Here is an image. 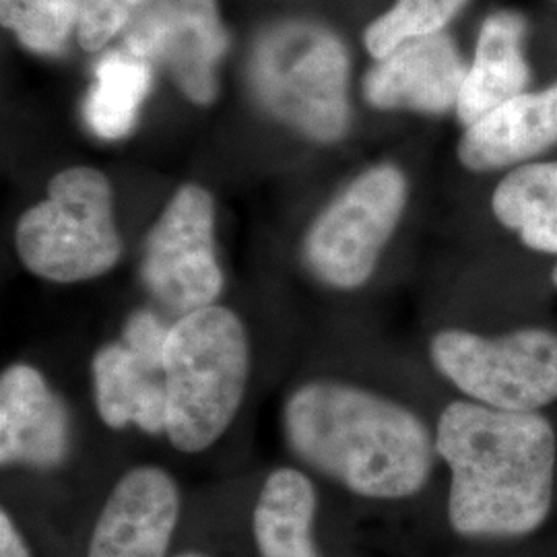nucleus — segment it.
I'll return each instance as SVG.
<instances>
[{
	"mask_svg": "<svg viewBox=\"0 0 557 557\" xmlns=\"http://www.w3.org/2000/svg\"><path fill=\"white\" fill-rule=\"evenodd\" d=\"M436 450L450 469L448 520L458 535L522 537L549 515L557 448L543 416L455 400L440 416Z\"/></svg>",
	"mask_w": 557,
	"mask_h": 557,
	"instance_id": "nucleus-1",
	"label": "nucleus"
},
{
	"mask_svg": "<svg viewBox=\"0 0 557 557\" xmlns=\"http://www.w3.org/2000/svg\"><path fill=\"white\" fill-rule=\"evenodd\" d=\"M283 434L301 462L361 498L416 496L438 453L411 409L338 380H310L285 398Z\"/></svg>",
	"mask_w": 557,
	"mask_h": 557,
	"instance_id": "nucleus-2",
	"label": "nucleus"
},
{
	"mask_svg": "<svg viewBox=\"0 0 557 557\" xmlns=\"http://www.w3.org/2000/svg\"><path fill=\"white\" fill-rule=\"evenodd\" d=\"M250 338L227 306L174 320L161 376L168 393L165 438L184 455L211 448L230 430L250 379Z\"/></svg>",
	"mask_w": 557,
	"mask_h": 557,
	"instance_id": "nucleus-3",
	"label": "nucleus"
},
{
	"mask_svg": "<svg viewBox=\"0 0 557 557\" xmlns=\"http://www.w3.org/2000/svg\"><path fill=\"white\" fill-rule=\"evenodd\" d=\"M250 83L260 103L317 143L343 139L351 124L349 54L326 27L283 21L260 34Z\"/></svg>",
	"mask_w": 557,
	"mask_h": 557,
	"instance_id": "nucleus-4",
	"label": "nucleus"
},
{
	"mask_svg": "<svg viewBox=\"0 0 557 557\" xmlns=\"http://www.w3.org/2000/svg\"><path fill=\"white\" fill-rule=\"evenodd\" d=\"M21 264L52 283H83L110 273L122 257L112 186L100 170L75 165L48 184V197L21 215Z\"/></svg>",
	"mask_w": 557,
	"mask_h": 557,
	"instance_id": "nucleus-5",
	"label": "nucleus"
},
{
	"mask_svg": "<svg viewBox=\"0 0 557 557\" xmlns=\"http://www.w3.org/2000/svg\"><path fill=\"white\" fill-rule=\"evenodd\" d=\"M440 374L473 403L517 413H537L557 400V333L520 329L504 337L448 329L432 338Z\"/></svg>",
	"mask_w": 557,
	"mask_h": 557,
	"instance_id": "nucleus-6",
	"label": "nucleus"
},
{
	"mask_svg": "<svg viewBox=\"0 0 557 557\" xmlns=\"http://www.w3.org/2000/svg\"><path fill=\"white\" fill-rule=\"evenodd\" d=\"M407 195L409 184L397 165L382 163L359 174L320 213L304 239L310 273L338 292L366 285L397 230Z\"/></svg>",
	"mask_w": 557,
	"mask_h": 557,
	"instance_id": "nucleus-7",
	"label": "nucleus"
},
{
	"mask_svg": "<svg viewBox=\"0 0 557 557\" xmlns=\"http://www.w3.org/2000/svg\"><path fill=\"white\" fill-rule=\"evenodd\" d=\"M140 278L153 298L184 317L223 294L215 248V202L199 184H184L145 239Z\"/></svg>",
	"mask_w": 557,
	"mask_h": 557,
	"instance_id": "nucleus-8",
	"label": "nucleus"
},
{
	"mask_svg": "<svg viewBox=\"0 0 557 557\" xmlns=\"http://www.w3.org/2000/svg\"><path fill=\"white\" fill-rule=\"evenodd\" d=\"M124 46L165 66L188 100L207 106L218 98L227 32L215 0H149L128 23Z\"/></svg>",
	"mask_w": 557,
	"mask_h": 557,
	"instance_id": "nucleus-9",
	"label": "nucleus"
},
{
	"mask_svg": "<svg viewBox=\"0 0 557 557\" xmlns=\"http://www.w3.org/2000/svg\"><path fill=\"white\" fill-rule=\"evenodd\" d=\"M176 479L153 465L126 471L101 504L85 557H172L180 520Z\"/></svg>",
	"mask_w": 557,
	"mask_h": 557,
	"instance_id": "nucleus-10",
	"label": "nucleus"
},
{
	"mask_svg": "<svg viewBox=\"0 0 557 557\" xmlns=\"http://www.w3.org/2000/svg\"><path fill=\"white\" fill-rule=\"evenodd\" d=\"M73 444V421L64 400L29 363H13L0 376V462L50 471Z\"/></svg>",
	"mask_w": 557,
	"mask_h": 557,
	"instance_id": "nucleus-11",
	"label": "nucleus"
},
{
	"mask_svg": "<svg viewBox=\"0 0 557 557\" xmlns=\"http://www.w3.org/2000/svg\"><path fill=\"white\" fill-rule=\"evenodd\" d=\"M467 71L455 40L440 32L403 41L380 59L363 79V96L379 110L444 114L457 108Z\"/></svg>",
	"mask_w": 557,
	"mask_h": 557,
	"instance_id": "nucleus-12",
	"label": "nucleus"
},
{
	"mask_svg": "<svg viewBox=\"0 0 557 557\" xmlns=\"http://www.w3.org/2000/svg\"><path fill=\"white\" fill-rule=\"evenodd\" d=\"M557 145V83L520 94L467 126L458 160L471 172H492L533 160Z\"/></svg>",
	"mask_w": 557,
	"mask_h": 557,
	"instance_id": "nucleus-13",
	"label": "nucleus"
},
{
	"mask_svg": "<svg viewBox=\"0 0 557 557\" xmlns=\"http://www.w3.org/2000/svg\"><path fill=\"white\" fill-rule=\"evenodd\" d=\"M524 38L527 20L517 11H498L483 21L475 59L458 96L457 116L465 128L527 94L531 66L524 59Z\"/></svg>",
	"mask_w": 557,
	"mask_h": 557,
	"instance_id": "nucleus-14",
	"label": "nucleus"
},
{
	"mask_svg": "<svg viewBox=\"0 0 557 557\" xmlns=\"http://www.w3.org/2000/svg\"><path fill=\"white\" fill-rule=\"evenodd\" d=\"M317 487L298 469H275L260 487L252 510L259 557H324L314 537Z\"/></svg>",
	"mask_w": 557,
	"mask_h": 557,
	"instance_id": "nucleus-15",
	"label": "nucleus"
},
{
	"mask_svg": "<svg viewBox=\"0 0 557 557\" xmlns=\"http://www.w3.org/2000/svg\"><path fill=\"white\" fill-rule=\"evenodd\" d=\"M492 211L527 248L557 255V161L512 170L494 190Z\"/></svg>",
	"mask_w": 557,
	"mask_h": 557,
	"instance_id": "nucleus-16",
	"label": "nucleus"
},
{
	"mask_svg": "<svg viewBox=\"0 0 557 557\" xmlns=\"http://www.w3.org/2000/svg\"><path fill=\"white\" fill-rule=\"evenodd\" d=\"M151 87V62L128 50L110 52L96 66V85L85 101V120L101 139H122L137 124Z\"/></svg>",
	"mask_w": 557,
	"mask_h": 557,
	"instance_id": "nucleus-17",
	"label": "nucleus"
},
{
	"mask_svg": "<svg viewBox=\"0 0 557 557\" xmlns=\"http://www.w3.org/2000/svg\"><path fill=\"white\" fill-rule=\"evenodd\" d=\"M153 376L161 374L147 372L122 341L100 347L91 359V384L101 421L112 430L133 425L140 395Z\"/></svg>",
	"mask_w": 557,
	"mask_h": 557,
	"instance_id": "nucleus-18",
	"label": "nucleus"
},
{
	"mask_svg": "<svg viewBox=\"0 0 557 557\" xmlns=\"http://www.w3.org/2000/svg\"><path fill=\"white\" fill-rule=\"evenodd\" d=\"M83 0H0L2 27L38 54H59L79 27Z\"/></svg>",
	"mask_w": 557,
	"mask_h": 557,
	"instance_id": "nucleus-19",
	"label": "nucleus"
},
{
	"mask_svg": "<svg viewBox=\"0 0 557 557\" xmlns=\"http://www.w3.org/2000/svg\"><path fill=\"white\" fill-rule=\"evenodd\" d=\"M469 0H397L366 29V48L374 59H384L403 41L425 38L444 32Z\"/></svg>",
	"mask_w": 557,
	"mask_h": 557,
	"instance_id": "nucleus-20",
	"label": "nucleus"
},
{
	"mask_svg": "<svg viewBox=\"0 0 557 557\" xmlns=\"http://www.w3.org/2000/svg\"><path fill=\"white\" fill-rule=\"evenodd\" d=\"M149 0H83L77 38L85 50H98L112 40Z\"/></svg>",
	"mask_w": 557,
	"mask_h": 557,
	"instance_id": "nucleus-21",
	"label": "nucleus"
},
{
	"mask_svg": "<svg viewBox=\"0 0 557 557\" xmlns=\"http://www.w3.org/2000/svg\"><path fill=\"white\" fill-rule=\"evenodd\" d=\"M168 337L170 326L147 308L135 310L122 326V343L151 374H161Z\"/></svg>",
	"mask_w": 557,
	"mask_h": 557,
	"instance_id": "nucleus-22",
	"label": "nucleus"
},
{
	"mask_svg": "<svg viewBox=\"0 0 557 557\" xmlns=\"http://www.w3.org/2000/svg\"><path fill=\"white\" fill-rule=\"evenodd\" d=\"M0 557H32V549L13 517L0 510Z\"/></svg>",
	"mask_w": 557,
	"mask_h": 557,
	"instance_id": "nucleus-23",
	"label": "nucleus"
},
{
	"mask_svg": "<svg viewBox=\"0 0 557 557\" xmlns=\"http://www.w3.org/2000/svg\"><path fill=\"white\" fill-rule=\"evenodd\" d=\"M172 557H211L207 556V554H202V552H180L176 556Z\"/></svg>",
	"mask_w": 557,
	"mask_h": 557,
	"instance_id": "nucleus-24",
	"label": "nucleus"
},
{
	"mask_svg": "<svg viewBox=\"0 0 557 557\" xmlns=\"http://www.w3.org/2000/svg\"><path fill=\"white\" fill-rule=\"evenodd\" d=\"M552 278H554V283H556V287H557V264H556V269H554V273H552Z\"/></svg>",
	"mask_w": 557,
	"mask_h": 557,
	"instance_id": "nucleus-25",
	"label": "nucleus"
}]
</instances>
